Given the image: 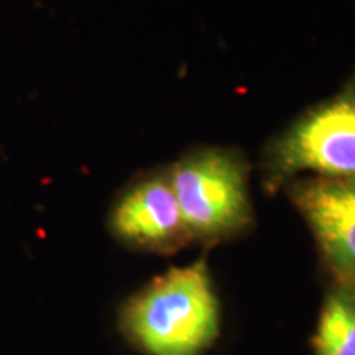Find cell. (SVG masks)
Here are the masks:
<instances>
[{
    "label": "cell",
    "instance_id": "6da1fadb",
    "mask_svg": "<svg viewBox=\"0 0 355 355\" xmlns=\"http://www.w3.org/2000/svg\"><path fill=\"white\" fill-rule=\"evenodd\" d=\"M122 327L148 355H199L219 332V301L202 260L175 266L127 301Z\"/></svg>",
    "mask_w": 355,
    "mask_h": 355
},
{
    "label": "cell",
    "instance_id": "7a4b0ae2",
    "mask_svg": "<svg viewBox=\"0 0 355 355\" xmlns=\"http://www.w3.org/2000/svg\"><path fill=\"white\" fill-rule=\"evenodd\" d=\"M173 191L193 241L216 243L252 224L248 165L229 148H199L168 168Z\"/></svg>",
    "mask_w": 355,
    "mask_h": 355
},
{
    "label": "cell",
    "instance_id": "3957f363",
    "mask_svg": "<svg viewBox=\"0 0 355 355\" xmlns=\"http://www.w3.org/2000/svg\"><path fill=\"white\" fill-rule=\"evenodd\" d=\"M263 181L279 186L300 173L355 178V83L296 119L263 153Z\"/></svg>",
    "mask_w": 355,
    "mask_h": 355
},
{
    "label": "cell",
    "instance_id": "277c9868",
    "mask_svg": "<svg viewBox=\"0 0 355 355\" xmlns=\"http://www.w3.org/2000/svg\"><path fill=\"white\" fill-rule=\"evenodd\" d=\"M109 229L123 245L157 254H171L193 241L168 170L132 181L110 209Z\"/></svg>",
    "mask_w": 355,
    "mask_h": 355
},
{
    "label": "cell",
    "instance_id": "5b68a950",
    "mask_svg": "<svg viewBox=\"0 0 355 355\" xmlns=\"http://www.w3.org/2000/svg\"><path fill=\"white\" fill-rule=\"evenodd\" d=\"M340 286L355 291V178H313L290 189Z\"/></svg>",
    "mask_w": 355,
    "mask_h": 355
},
{
    "label": "cell",
    "instance_id": "8992f818",
    "mask_svg": "<svg viewBox=\"0 0 355 355\" xmlns=\"http://www.w3.org/2000/svg\"><path fill=\"white\" fill-rule=\"evenodd\" d=\"M314 350L316 355H355V291L339 286L327 296Z\"/></svg>",
    "mask_w": 355,
    "mask_h": 355
}]
</instances>
